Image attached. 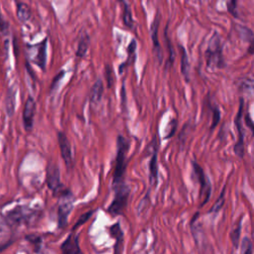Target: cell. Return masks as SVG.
Wrapping results in <instances>:
<instances>
[{"label":"cell","mask_w":254,"mask_h":254,"mask_svg":"<svg viewBox=\"0 0 254 254\" xmlns=\"http://www.w3.org/2000/svg\"><path fill=\"white\" fill-rule=\"evenodd\" d=\"M58 142H59L62 158L67 168L70 169L73 166V153H72L71 142L64 132H58Z\"/></svg>","instance_id":"obj_9"},{"label":"cell","mask_w":254,"mask_h":254,"mask_svg":"<svg viewBox=\"0 0 254 254\" xmlns=\"http://www.w3.org/2000/svg\"><path fill=\"white\" fill-rule=\"evenodd\" d=\"M136 46H137V45H136V41H135V40H132V41L130 42V44H129L128 48H127L128 59H127V60L124 62V63H122V65L119 67V73H120V74L124 72V68L128 66L130 59H132V61H134V60H135V52H136Z\"/></svg>","instance_id":"obj_21"},{"label":"cell","mask_w":254,"mask_h":254,"mask_svg":"<svg viewBox=\"0 0 254 254\" xmlns=\"http://www.w3.org/2000/svg\"><path fill=\"white\" fill-rule=\"evenodd\" d=\"M61 251L64 254H81L83 251L80 248L79 244V234L75 235L71 232L66 240L61 244Z\"/></svg>","instance_id":"obj_12"},{"label":"cell","mask_w":254,"mask_h":254,"mask_svg":"<svg viewBox=\"0 0 254 254\" xmlns=\"http://www.w3.org/2000/svg\"><path fill=\"white\" fill-rule=\"evenodd\" d=\"M94 213H95V210H90V211L85 212L84 214H82V215L80 216V218L78 219V221L76 222V224L74 225L73 230H76L78 227H80V226H82L83 224H85L86 222H88V220L93 216Z\"/></svg>","instance_id":"obj_28"},{"label":"cell","mask_w":254,"mask_h":254,"mask_svg":"<svg viewBox=\"0 0 254 254\" xmlns=\"http://www.w3.org/2000/svg\"><path fill=\"white\" fill-rule=\"evenodd\" d=\"M121 104H122V106H125V104H126V99H125V87H124V84L122 85V88H121Z\"/></svg>","instance_id":"obj_38"},{"label":"cell","mask_w":254,"mask_h":254,"mask_svg":"<svg viewBox=\"0 0 254 254\" xmlns=\"http://www.w3.org/2000/svg\"><path fill=\"white\" fill-rule=\"evenodd\" d=\"M224 202H225V186L223 187L222 191L220 192V195L219 197L216 199L214 204L211 206V208L209 209V213H214L216 214L223 206L224 204Z\"/></svg>","instance_id":"obj_23"},{"label":"cell","mask_w":254,"mask_h":254,"mask_svg":"<svg viewBox=\"0 0 254 254\" xmlns=\"http://www.w3.org/2000/svg\"><path fill=\"white\" fill-rule=\"evenodd\" d=\"M243 106H244V101L242 98L239 100V107L234 119V124L237 130V141L234 145V153L235 155L242 159L244 157V129L242 127V113H243Z\"/></svg>","instance_id":"obj_7"},{"label":"cell","mask_w":254,"mask_h":254,"mask_svg":"<svg viewBox=\"0 0 254 254\" xmlns=\"http://www.w3.org/2000/svg\"><path fill=\"white\" fill-rule=\"evenodd\" d=\"M7 221L6 219L0 215V239H3V237H5L6 233H7Z\"/></svg>","instance_id":"obj_32"},{"label":"cell","mask_w":254,"mask_h":254,"mask_svg":"<svg viewBox=\"0 0 254 254\" xmlns=\"http://www.w3.org/2000/svg\"><path fill=\"white\" fill-rule=\"evenodd\" d=\"M171 125H172V126H171V130H170V131L167 133L168 135H166V137H165L166 139H167V138H171V137H172V136L175 134V131H176V127H177V121H176L175 119H173V120L171 121Z\"/></svg>","instance_id":"obj_36"},{"label":"cell","mask_w":254,"mask_h":254,"mask_svg":"<svg viewBox=\"0 0 254 254\" xmlns=\"http://www.w3.org/2000/svg\"><path fill=\"white\" fill-rule=\"evenodd\" d=\"M158 148L157 142L153 150V155L149 163V184L151 188H156L158 185Z\"/></svg>","instance_id":"obj_14"},{"label":"cell","mask_w":254,"mask_h":254,"mask_svg":"<svg viewBox=\"0 0 254 254\" xmlns=\"http://www.w3.org/2000/svg\"><path fill=\"white\" fill-rule=\"evenodd\" d=\"M6 29H7V23L3 19L1 13H0V31L4 32V31H6Z\"/></svg>","instance_id":"obj_37"},{"label":"cell","mask_w":254,"mask_h":254,"mask_svg":"<svg viewBox=\"0 0 254 254\" xmlns=\"http://www.w3.org/2000/svg\"><path fill=\"white\" fill-rule=\"evenodd\" d=\"M58 198H59L58 227L62 229L67 226L69 215L74 208L75 197H74V194L69 189H64V191L59 195Z\"/></svg>","instance_id":"obj_4"},{"label":"cell","mask_w":254,"mask_h":254,"mask_svg":"<svg viewBox=\"0 0 254 254\" xmlns=\"http://www.w3.org/2000/svg\"><path fill=\"white\" fill-rule=\"evenodd\" d=\"M120 1H122V0H120Z\"/></svg>","instance_id":"obj_39"},{"label":"cell","mask_w":254,"mask_h":254,"mask_svg":"<svg viewBox=\"0 0 254 254\" xmlns=\"http://www.w3.org/2000/svg\"><path fill=\"white\" fill-rule=\"evenodd\" d=\"M193 165V169H194V173L197 176V179L200 183V194H199V198L203 199V202L201 203L200 206L203 207L209 200L210 198V194H211V184L210 181L208 179V177L205 175L204 171L203 170V168L201 167V165L196 162L195 160L192 162Z\"/></svg>","instance_id":"obj_6"},{"label":"cell","mask_w":254,"mask_h":254,"mask_svg":"<svg viewBox=\"0 0 254 254\" xmlns=\"http://www.w3.org/2000/svg\"><path fill=\"white\" fill-rule=\"evenodd\" d=\"M130 147L129 141L122 135L117 136V152L115 158V169L112 178V186H116L117 184L123 182L124 174L126 171V156Z\"/></svg>","instance_id":"obj_1"},{"label":"cell","mask_w":254,"mask_h":254,"mask_svg":"<svg viewBox=\"0 0 254 254\" xmlns=\"http://www.w3.org/2000/svg\"><path fill=\"white\" fill-rule=\"evenodd\" d=\"M26 239L31 242L32 244H34L35 246V251L36 252H39L41 250V247H42V238L38 235H35V234H32V235H27L26 236Z\"/></svg>","instance_id":"obj_30"},{"label":"cell","mask_w":254,"mask_h":254,"mask_svg":"<svg viewBox=\"0 0 254 254\" xmlns=\"http://www.w3.org/2000/svg\"><path fill=\"white\" fill-rule=\"evenodd\" d=\"M245 123H246V126L253 133V131H254V124H253V121H252V119L250 117V114L248 113L247 110H246V114H245Z\"/></svg>","instance_id":"obj_35"},{"label":"cell","mask_w":254,"mask_h":254,"mask_svg":"<svg viewBox=\"0 0 254 254\" xmlns=\"http://www.w3.org/2000/svg\"><path fill=\"white\" fill-rule=\"evenodd\" d=\"M47 42H48V39L46 38L42 43H40L37 56L35 58V63L44 72L46 71V63H47Z\"/></svg>","instance_id":"obj_15"},{"label":"cell","mask_w":254,"mask_h":254,"mask_svg":"<svg viewBox=\"0 0 254 254\" xmlns=\"http://www.w3.org/2000/svg\"><path fill=\"white\" fill-rule=\"evenodd\" d=\"M39 211L29 208L27 206H16L15 208L11 209L5 219L8 225H22V224H30L33 222L37 216H39Z\"/></svg>","instance_id":"obj_5"},{"label":"cell","mask_w":254,"mask_h":254,"mask_svg":"<svg viewBox=\"0 0 254 254\" xmlns=\"http://www.w3.org/2000/svg\"><path fill=\"white\" fill-rule=\"evenodd\" d=\"M240 233H241V220L238 221L236 227L233 230H231V232L229 234V237H230V240H231V243H232L234 249H238Z\"/></svg>","instance_id":"obj_22"},{"label":"cell","mask_w":254,"mask_h":254,"mask_svg":"<svg viewBox=\"0 0 254 254\" xmlns=\"http://www.w3.org/2000/svg\"><path fill=\"white\" fill-rule=\"evenodd\" d=\"M36 113V102L32 97H29L26 101L23 110V123L26 131H31L34 125V117Z\"/></svg>","instance_id":"obj_10"},{"label":"cell","mask_w":254,"mask_h":254,"mask_svg":"<svg viewBox=\"0 0 254 254\" xmlns=\"http://www.w3.org/2000/svg\"><path fill=\"white\" fill-rule=\"evenodd\" d=\"M237 30H239L242 39L248 41L249 44H253V33L250 29H248L247 27H238Z\"/></svg>","instance_id":"obj_27"},{"label":"cell","mask_w":254,"mask_h":254,"mask_svg":"<svg viewBox=\"0 0 254 254\" xmlns=\"http://www.w3.org/2000/svg\"><path fill=\"white\" fill-rule=\"evenodd\" d=\"M65 74H66V72H65V71H61V72H60V73H59V74L54 78L53 83H52V85H51V92L55 91V90L59 87V84H60V82L63 80V78H64Z\"/></svg>","instance_id":"obj_34"},{"label":"cell","mask_w":254,"mask_h":254,"mask_svg":"<svg viewBox=\"0 0 254 254\" xmlns=\"http://www.w3.org/2000/svg\"><path fill=\"white\" fill-rule=\"evenodd\" d=\"M123 22L124 25L128 28H133V19H132V14L130 11V8L127 3L123 4Z\"/></svg>","instance_id":"obj_24"},{"label":"cell","mask_w":254,"mask_h":254,"mask_svg":"<svg viewBox=\"0 0 254 254\" xmlns=\"http://www.w3.org/2000/svg\"><path fill=\"white\" fill-rule=\"evenodd\" d=\"M240 253L242 254H252L253 253V248H252V241L249 237L245 236L242 239L241 242V248H240Z\"/></svg>","instance_id":"obj_25"},{"label":"cell","mask_w":254,"mask_h":254,"mask_svg":"<svg viewBox=\"0 0 254 254\" xmlns=\"http://www.w3.org/2000/svg\"><path fill=\"white\" fill-rule=\"evenodd\" d=\"M5 110L9 117L14 114L16 106V90L14 88H9L6 98H5Z\"/></svg>","instance_id":"obj_16"},{"label":"cell","mask_w":254,"mask_h":254,"mask_svg":"<svg viewBox=\"0 0 254 254\" xmlns=\"http://www.w3.org/2000/svg\"><path fill=\"white\" fill-rule=\"evenodd\" d=\"M115 190L114 198L111 203L109 204L107 211L113 217H116L122 214L127 206L128 199L130 196V188L125 183L121 182L113 187Z\"/></svg>","instance_id":"obj_3"},{"label":"cell","mask_w":254,"mask_h":254,"mask_svg":"<svg viewBox=\"0 0 254 254\" xmlns=\"http://www.w3.org/2000/svg\"><path fill=\"white\" fill-rule=\"evenodd\" d=\"M17 17L20 22H22V23L27 22L31 17L30 7L23 2H18L17 3Z\"/></svg>","instance_id":"obj_20"},{"label":"cell","mask_w":254,"mask_h":254,"mask_svg":"<svg viewBox=\"0 0 254 254\" xmlns=\"http://www.w3.org/2000/svg\"><path fill=\"white\" fill-rule=\"evenodd\" d=\"M104 77L107 83L108 88H112L113 83H114V74H113V69L110 65L106 64L104 67Z\"/></svg>","instance_id":"obj_26"},{"label":"cell","mask_w":254,"mask_h":254,"mask_svg":"<svg viewBox=\"0 0 254 254\" xmlns=\"http://www.w3.org/2000/svg\"><path fill=\"white\" fill-rule=\"evenodd\" d=\"M226 7H227V11L231 15H233L234 17H237L236 0H226Z\"/></svg>","instance_id":"obj_33"},{"label":"cell","mask_w":254,"mask_h":254,"mask_svg":"<svg viewBox=\"0 0 254 254\" xmlns=\"http://www.w3.org/2000/svg\"><path fill=\"white\" fill-rule=\"evenodd\" d=\"M90 43H91V40H90V36L89 34L87 33H84L82 36H81V39H80V42H79V46H78V50H77V57L79 58H84L89 50V47H90Z\"/></svg>","instance_id":"obj_19"},{"label":"cell","mask_w":254,"mask_h":254,"mask_svg":"<svg viewBox=\"0 0 254 254\" xmlns=\"http://www.w3.org/2000/svg\"><path fill=\"white\" fill-rule=\"evenodd\" d=\"M109 235L115 239L114 244V252L121 253L123 251V241H124V233L121 229L120 221H116L112 225L108 227Z\"/></svg>","instance_id":"obj_13"},{"label":"cell","mask_w":254,"mask_h":254,"mask_svg":"<svg viewBox=\"0 0 254 254\" xmlns=\"http://www.w3.org/2000/svg\"><path fill=\"white\" fill-rule=\"evenodd\" d=\"M167 32H168V26L165 29V40H166V44L168 46V51H169V66H172V64L175 60V53H174V50H173V47H172V44H171V41L168 37Z\"/></svg>","instance_id":"obj_29"},{"label":"cell","mask_w":254,"mask_h":254,"mask_svg":"<svg viewBox=\"0 0 254 254\" xmlns=\"http://www.w3.org/2000/svg\"><path fill=\"white\" fill-rule=\"evenodd\" d=\"M46 183H47L48 188L53 192L54 197H59V195L65 189L64 185L61 182L59 167L54 162H50L47 166Z\"/></svg>","instance_id":"obj_8"},{"label":"cell","mask_w":254,"mask_h":254,"mask_svg":"<svg viewBox=\"0 0 254 254\" xmlns=\"http://www.w3.org/2000/svg\"><path fill=\"white\" fill-rule=\"evenodd\" d=\"M205 62L209 69H223L225 67V62L223 59V48L221 44L220 37L217 33H214L207 45L205 51Z\"/></svg>","instance_id":"obj_2"},{"label":"cell","mask_w":254,"mask_h":254,"mask_svg":"<svg viewBox=\"0 0 254 254\" xmlns=\"http://www.w3.org/2000/svg\"><path fill=\"white\" fill-rule=\"evenodd\" d=\"M211 111H212V122H211V125H210V129L212 130L214 127H216V125L220 121L221 113H220V110L218 109V107L216 105H213L211 107Z\"/></svg>","instance_id":"obj_31"},{"label":"cell","mask_w":254,"mask_h":254,"mask_svg":"<svg viewBox=\"0 0 254 254\" xmlns=\"http://www.w3.org/2000/svg\"><path fill=\"white\" fill-rule=\"evenodd\" d=\"M103 96V82L102 80L100 78L96 81V83L94 84L92 91H91V102L94 104H98Z\"/></svg>","instance_id":"obj_17"},{"label":"cell","mask_w":254,"mask_h":254,"mask_svg":"<svg viewBox=\"0 0 254 254\" xmlns=\"http://www.w3.org/2000/svg\"><path fill=\"white\" fill-rule=\"evenodd\" d=\"M159 25H160V13L158 12L154 18V21L151 25V39L153 42V50L154 53L156 54V57L158 58L159 63H162V59H163V54H162V49L158 40V32H159Z\"/></svg>","instance_id":"obj_11"},{"label":"cell","mask_w":254,"mask_h":254,"mask_svg":"<svg viewBox=\"0 0 254 254\" xmlns=\"http://www.w3.org/2000/svg\"><path fill=\"white\" fill-rule=\"evenodd\" d=\"M180 51H181V71L182 75L185 78V81L187 83L190 82V64H189V58L187 55V52L184 47L180 46Z\"/></svg>","instance_id":"obj_18"}]
</instances>
